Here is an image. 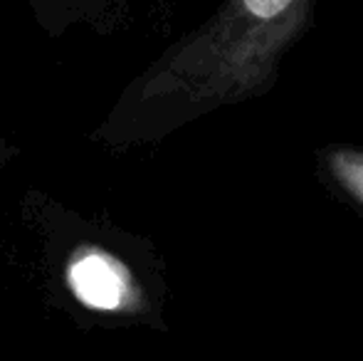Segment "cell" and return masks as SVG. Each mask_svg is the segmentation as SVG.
Instances as JSON below:
<instances>
[{"instance_id": "cell-1", "label": "cell", "mask_w": 363, "mask_h": 361, "mask_svg": "<svg viewBox=\"0 0 363 361\" xmlns=\"http://www.w3.org/2000/svg\"><path fill=\"white\" fill-rule=\"evenodd\" d=\"M321 0H220L196 33L148 74L141 104L153 129L181 126L274 89L284 57L314 25Z\"/></svg>"}, {"instance_id": "cell-2", "label": "cell", "mask_w": 363, "mask_h": 361, "mask_svg": "<svg viewBox=\"0 0 363 361\" xmlns=\"http://www.w3.org/2000/svg\"><path fill=\"white\" fill-rule=\"evenodd\" d=\"M67 284L84 307L99 312H121L139 304L134 274L121 260L104 250L77 252L67 267Z\"/></svg>"}, {"instance_id": "cell-3", "label": "cell", "mask_w": 363, "mask_h": 361, "mask_svg": "<svg viewBox=\"0 0 363 361\" xmlns=\"http://www.w3.org/2000/svg\"><path fill=\"white\" fill-rule=\"evenodd\" d=\"M321 179L339 193L351 208L363 213V149L359 146H329L316 159Z\"/></svg>"}, {"instance_id": "cell-4", "label": "cell", "mask_w": 363, "mask_h": 361, "mask_svg": "<svg viewBox=\"0 0 363 361\" xmlns=\"http://www.w3.org/2000/svg\"><path fill=\"white\" fill-rule=\"evenodd\" d=\"M361 91H363V48H361Z\"/></svg>"}]
</instances>
